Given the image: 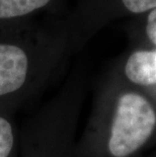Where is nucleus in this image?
Returning <instances> with one entry per match:
<instances>
[{
    "label": "nucleus",
    "mask_w": 156,
    "mask_h": 157,
    "mask_svg": "<svg viewBox=\"0 0 156 157\" xmlns=\"http://www.w3.org/2000/svg\"><path fill=\"white\" fill-rule=\"evenodd\" d=\"M122 2L133 13H141L156 8V0H122Z\"/></svg>",
    "instance_id": "0eeeda50"
},
{
    "label": "nucleus",
    "mask_w": 156,
    "mask_h": 157,
    "mask_svg": "<svg viewBox=\"0 0 156 157\" xmlns=\"http://www.w3.org/2000/svg\"><path fill=\"white\" fill-rule=\"evenodd\" d=\"M125 74L136 84H156V51L133 53L125 65Z\"/></svg>",
    "instance_id": "39448f33"
},
{
    "label": "nucleus",
    "mask_w": 156,
    "mask_h": 157,
    "mask_svg": "<svg viewBox=\"0 0 156 157\" xmlns=\"http://www.w3.org/2000/svg\"><path fill=\"white\" fill-rule=\"evenodd\" d=\"M156 126V113L143 96L124 93L118 98L109 124L107 151L112 157H128L149 139Z\"/></svg>",
    "instance_id": "7ed1b4c3"
},
{
    "label": "nucleus",
    "mask_w": 156,
    "mask_h": 157,
    "mask_svg": "<svg viewBox=\"0 0 156 157\" xmlns=\"http://www.w3.org/2000/svg\"><path fill=\"white\" fill-rule=\"evenodd\" d=\"M67 117L62 94L48 101L19 132V157H68Z\"/></svg>",
    "instance_id": "f03ea898"
},
{
    "label": "nucleus",
    "mask_w": 156,
    "mask_h": 157,
    "mask_svg": "<svg viewBox=\"0 0 156 157\" xmlns=\"http://www.w3.org/2000/svg\"><path fill=\"white\" fill-rule=\"evenodd\" d=\"M56 0H0V29L34 21L42 11H49Z\"/></svg>",
    "instance_id": "20e7f679"
},
{
    "label": "nucleus",
    "mask_w": 156,
    "mask_h": 157,
    "mask_svg": "<svg viewBox=\"0 0 156 157\" xmlns=\"http://www.w3.org/2000/svg\"><path fill=\"white\" fill-rule=\"evenodd\" d=\"M0 157H19V131L13 113L0 111Z\"/></svg>",
    "instance_id": "423d86ee"
},
{
    "label": "nucleus",
    "mask_w": 156,
    "mask_h": 157,
    "mask_svg": "<svg viewBox=\"0 0 156 157\" xmlns=\"http://www.w3.org/2000/svg\"><path fill=\"white\" fill-rule=\"evenodd\" d=\"M64 43L50 21L0 29V111L13 113L49 87Z\"/></svg>",
    "instance_id": "f257e3e1"
},
{
    "label": "nucleus",
    "mask_w": 156,
    "mask_h": 157,
    "mask_svg": "<svg viewBox=\"0 0 156 157\" xmlns=\"http://www.w3.org/2000/svg\"><path fill=\"white\" fill-rule=\"evenodd\" d=\"M146 33H147V36L150 39V41L156 45V8L148 15Z\"/></svg>",
    "instance_id": "6e6552de"
}]
</instances>
